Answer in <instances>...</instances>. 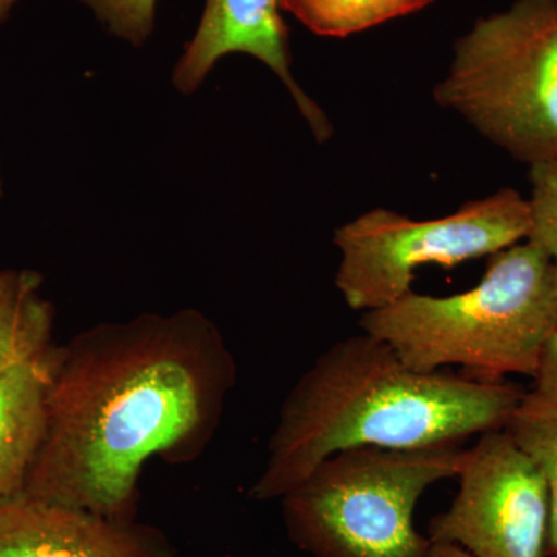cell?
Segmentation results:
<instances>
[{"label": "cell", "mask_w": 557, "mask_h": 557, "mask_svg": "<svg viewBox=\"0 0 557 557\" xmlns=\"http://www.w3.org/2000/svg\"><path fill=\"white\" fill-rule=\"evenodd\" d=\"M434 97L528 166L557 159V0H515L475 22Z\"/></svg>", "instance_id": "5"}, {"label": "cell", "mask_w": 557, "mask_h": 557, "mask_svg": "<svg viewBox=\"0 0 557 557\" xmlns=\"http://www.w3.org/2000/svg\"><path fill=\"white\" fill-rule=\"evenodd\" d=\"M435 0H281L282 10L314 35L346 38L426 9Z\"/></svg>", "instance_id": "12"}, {"label": "cell", "mask_w": 557, "mask_h": 557, "mask_svg": "<svg viewBox=\"0 0 557 557\" xmlns=\"http://www.w3.org/2000/svg\"><path fill=\"white\" fill-rule=\"evenodd\" d=\"M534 387L537 394L557 399V332L549 341L542 357L541 368L534 376Z\"/></svg>", "instance_id": "16"}, {"label": "cell", "mask_w": 557, "mask_h": 557, "mask_svg": "<svg viewBox=\"0 0 557 557\" xmlns=\"http://www.w3.org/2000/svg\"><path fill=\"white\" fill-rule=\"evenodd\" d=\"M40 287L38 271H0V376L57 346L54 309L40 295Z\"/></svg>", "instance_id": "11"}, {"label": "cell", "mask_w": 557, "mask_h": 557, "mask_svg": "<svg viewBox=\"0 0 557 557\" xmlns=\"http://www.w3.org/2000/svg\"><path fill=\"white\" fill-rule=\"evenodd\" d=\"M281 0H207L199 27L172 70V86L193 95L222 58L248 54L282 81L318 141L332 135L327 116L293 78Z\"/></svg>", "instance_id": "8"}, {"label": "cell", "mask_w": 557, "mask_h": 557, "mask_svg": "<svg viewBox=\"0 0 557 557\" xmlns=\"http://www.w3.org/2000/svg\"><path fill=\"white\" fill-rule=\"evenodd\" d=\"M359 329L420 372L460 368L478 380H534L557 332L556 269L536 245L519 242L487 258L474 288L450 296L409 292L361 313Z\"/></svg>", "instance_id": "3"}, {"label": "cell", "mask_w": 557, "mask_h": 557, "mask_svg": "<svg viewBox=\"0 0 557 557\" xmlns=\"http://www.w3.org/2000/svg\"><path fill=\"white\" fill-rule=\"evenodd\" d=\"M0 557H180L159 528L17 494L0 500Z\"/></svg>", "instance_id": "9"}, {"label": "cell", "mask_w": 557, "mask_h": 557, "mask_svg": "<svg viewBox=\"0 0 557 557\" xmlns=\"http://www.w3.org/2000/svg\"><path fill=\"white\" fill-rule=\"evenodd\" d=\"M428 557H471V555H468L465 549L457 547V545L432 544Z\"/></svg>", "instance_id": "17"}, {"label": "cell", "mask_w": 557, "mask_h": 557, "mask_svg": "<svg viewBox=\"0 0 557 557\" xmlns=\"http://www.w3.org/2000/svg\"><path fill=\"white\" fill-rule=\"evenodd\" d=\"M536 465L549 496L548 557H557V399L527 392L504 428Z\"/></svg>", "instance_id": "13"}, {"label": "cell", "mask_w": 557, "mask_h": 557, "mask_svg": "<svg viewBox=\"0 0 557 557\" xmlns=\"http://www.w3.org/2000/svg\"><path fill=\"white\" fill-rule=\"evenodd\" d=\"M3 197V178H2V170H0V199Z\"/></svg>", "instance_id": "19"}, {"label": "cell", "mask_w": 557, "mask_h": 557, "mask_svg": "<svg viewBox=\"0 0 557 557\" xmlns=\"http://www.w3.org/2000/svg\"><path fill=\"white\" fill-rule=\"evenodd\" d=\"M525 394L505 381L420 372L384 341L364 332L348 336L289 388L249 497L281 500L343 450L460 445L507 426Z\"/></svg>", "instance_id": "2"}, {"label": "cell", "mask_w": 557, "mask_h": 557, "mask_svg": "<svg viewBox=\"0 0 557 557\" xmlns=\"http://www.w3.org/2000/svg\"><path fill=\"white\" fill-rule=\"evenodd\" d=\"M20 2L21 0H0V25L5 24L10 20L11 11Z\"/></svg>", "instance_id": "18"}, {"label": "cell", "mask_w": 557, "mask_h": 557, "mask_svg": "<svg viewBox=\"0 0 557 557\" xmlns=\"http://www.w3.org/2000/svg\"><path fill=\"white\" fill-rule=\"evenodd\" d=\"M531 226L527 240L552 259L557 273V159L530 166Z\"/></svg>", "instance_id": "14"}, {"label": "cell", "mask_w": 557, "mask_h": 557, "mask_svg": "<svg viewBox=\"0 0 557 557\" xmlns=\"http://www.w3.org/2000/svg\"><path fill=\"white\" fill-rule=\"evenodd\" d=\"M457 478L448 511L429 523L432 544L471 557H548L547 483L505 429L483 432L463 450Z\"/></svg>", "instance_id": "7"}, {"label": "cell", "mask_w": 557, "mask_h": 557, "mask_svg": "<svg viewBox=\"0 0 557 557\" xmlns=\"http://www.w3.org/2000/svg\"><path fill=\"white\" fill-rule=\"evenodd\" d=\"M113 38L141 49L156 30L159 0H79Z\"/></svg>", "instance_id": "15"}, {"label": "cell", "mask_w": 557, "mask_h": 557, "mask_svg": "<svg viewBox=\"0 0 557 557\" xmlns=\"http://www.w3.org/2000/svg\"><path fill=\"white\" fill-rule=\"evenodd\" d=\"M58 347L0 376V500L24 493L38 457Z\"/></svg>", "instance_id": "10"}, {"label": "cell", "mask_w": 557, "mask_h": 557, "mask_svg": "<svg viewBox=\"0 0 557 557\" xmlns=\"http://www.w3.org/2000/svg\"><path fill=\"white\" fill-rule=\"evenodd\" d=\"M530 226L528 199L511 188L440 219L413 220L372 209L335 231L333 242L341 251L335 285L351 310L381 309L412 292L420 267L454 269L490 258L527 240Z\"/></svg>", "instance_id": "6"}, {"label": "cell", "mask_w": 557, "mask_h": 557, "mask_svg": "<svg viewBox=\"0 0 557 557\" xmlns=\"http://www.w3.org/2000/svg\"><path fill=\"white\" fill-rule=\"evenodd\" d=\"M236 384L225 335L197 309L76 333L58 347L46 434L24 494L135 520L145 465L199 460Z\"/></svg>", "instance_id": "1"}, {"label": "cell", "mask_w": 557, "mask_h": 557, "mask_svg": "<svg viewBox=\"0 0 557 557\" xmlns=\"http://www.w3.org/2000/svg\"><path fill=\"white\" fill-rule=\"evenodd\" d=\"M460 445L357 448L325 458L281 498L288 536L313 557H428L413 525L418 500L457 478Z\"/></svg>", "instance_id": "4"}]
</instances>
